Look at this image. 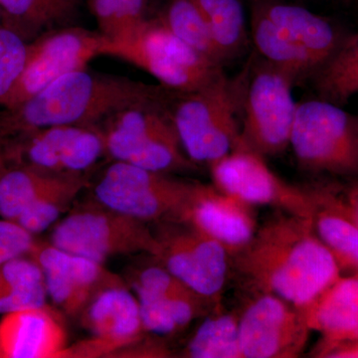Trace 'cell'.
<instances>
[{
  "mask_svg": "<svg viewBox=\"0 0 358 358\" xmlns=\"http://www.w3.org/2000/svg\"><path fill=\"white\" fill-rule=\"evenodd\" d=\"M263 157L238 145L209 166L213 185L252 206L275 207L293 215L313 218L317 208L315 194L279 178Z\"/></svg>",
  "mask_w": 358,
  "mask_h": 358,
  "instance_id": "8fae6325",
  "label": "cell"
},
{
  "mask_svg": "<svg viewBox=\"0 0 358 358\" xmlns=\"http://www.w3.org/2000/svg\"><path fill=\"white\" fill-rule=\"evenodd\" d=\"M154 225L157 252L152 258L199 296L215 305L221 303L232 268L225 247L183 221Z\"/></svg>",
  "mask_w": 358,
  "mask_h": 358,
  "instance_id": "9c48e42d",
  "label": "cell"
},
{
  "mask_svg": "<svg viewBox=\"0 0 358 358\" xmlns=\"http://www.w3.org/2000/svg\"><path fill=\"white\" fill-rule=\"evenodd\" d=\"M313 228L320 239L336 257L338 263L358 268V227L343 214L320 209L317 203Z\"/></svg>",
  "mask_w": 358,
  "mask_h": 358,
  "instance_id": "f546056e",
  "label": "cell"
},
{
  "mask_svg": "<svg viewBox=\"0 0 358 358\" xmlns=\"http://www.w3.org/2000/svg\"><path fill=\"white\" fill-rule=\"evenodd\" d=\"M127 285L107 287L90 301L79 320L92 338L68 346L65 357H102L140 343L145 333L140 305Z\"/></svg>",
  "mask_w": 358,
  "mask_h": 358,
  "instance_id": "2e32d148",
  "label": "cell"
},
{
  "mask_svg": "<svg viewBox=\"0 0 358 358\" xmlns=\"http://www.w3.org/2000/svg\"><path fill=\"white\" fill-rule=\"evenodd\" d=\"M102 55L131 63L179 94L199 90L223 72L220 64L179 39L160 20H145L122 38L106 37Z\"/></svg>",
  "mask_w": 358,
  "mask_h": 358,
  "instance_id": "277c9868",
  "label": "cell"
},
{
  "mask_svg": "<svg viewBox=\"0 0 358 358\" xmlns=\"http://www.w3.org/2000/svg\"><path fill=\"white\" fill-rule=\"evenodd\" d=\"M75 174L80 173H52L24 166L7 167L0 178V218L16 223L24 212Z\"/></svg>",
  "mask_w": 358,
  "mask_h": 358,
  "instance_id": "7402d4cb",
  "label": "cell"
},
{
  "mask_svg": "<svg viewBox=\"0 0 358 358\" xmlns=\"http://www.w3.org/2000/svg\"><path fill=\"white\" fill-rule=\"evenodd\" d=\"M289 147L303 169L346 173L358 169V122L338 105L298 103Z\"/></svg>",
  "mask_w": 358,
  "mask_h": 358,
  "instance_id": "ba28073f",
  "label": "cell"
},
{
  "mask_svg": "<svg viewBox=\"0 0 358 358\" xmlns=\"http://www.w3.org/2000/svg\"><path fill=\"white\" fill-rule=\"evenodd\" d=\"M210 30L221 61L236 55L243 47L246 31L239 0H196Z\"/></svg>",
  "mask_w": 358,
  "mask_h": 358,
  "instance_id": "83f0119b",
  "label": "cell"
},
{
  "mask_svg": "<svg viewBox=\"0 0 358 358\" xmlns=\"http://www.w3.org/2000/svg\"><path fill=\"white\" fill-rule=\"evenodd\" d=\"M7 164H8V160L6 159L3 145L0 143V178H1L2 174H3L4 171H6L7 167H8Z\"/></svg>",
  "mask_w": 358,
  "mask_h": 358,
  "instance_id": "e575fe53",
  "label": "cell"
},
{
  "mask_svg": "<svg viewBox=\"0 0 358 358\" xmlns=\"http://www.w3.org/2000/svg\"><path fill=\"white\" fill-rule=\"evenodd\" d=\"M76 6L77 0H0L1 22L27 40L67 20Z\"/></svg>",
  "mask_w": 358,
  "mask_h": 358,
  "instance_id": "484cf974",
  "label": "cell"
},
{
  "mask_svg": "<svg viewBox=\"0 0 358 358\" xmlns=\"http://www.w3.org/2000/svg\"><path fill=\"white\" fill-rule=\"evenodd\" d=\"M35 245L34 235L17 224L0 218V265L15 257L30 254Z\"/></svg>",
  "mask_w": 358,
  "mask_h": 358,
  "instance_id": "d6a6232c",
  "label": "cell"
},
{
  "mask_svg": "<svg viewBox=\"0 0 358 358\" xmlns=\"http://www.w3.org/2000/svg\"><path fill=\"white\" fill-rule=\"evenodd\" d=\"M239 317L240 313L224 310L221 303L216 305L192 334L181 357L242 358Z\"/></svg>",
  "mask_w": 358,
  "mask_h": 358,
  "instance_id": "d4e9b609",
  "label": "cell"
},
{
  "mask_svg": "<svg viewBox=\"0 0 358 358\" xmlns=\"http://www.w3.org/2000/svg\"><path fill=\"white\" fill-rule=\"evenodd\" d=\"M30 255L43 272L48 298L68 317L79 319L99 292L126 282L103 264L36 242Z\"/></svg>",
  "mask_w": 358,
  "mask_h": 358,
  "instance_id": "e0dca14e",
  "label": "cell"
},
{
  "mask_svg": "<svg viewBox=\"0 0 358 358\" xmlns=\"http://www.w3.org/2000/svg\"><path fill=\"white\" fill-rule=\"evenodd\" d=\"M92 9L108 39L128 36L145 21V0H91Z\"/></svg>",
  "mask_w": 358,
  "mask_h": 358,
  "instance_id": "4dcf8cb0",
  "label": "cell"
},
{
  "mask_svg": "<svg viewBox=\"0 0 358 358\" xmlns=\"http://www.w3.org/2000/svg\"><path fill=\"white\" fill-rule=\"evenodd\" d=\"M178 221L222 244L231 258L250 243L258 229L254 206L213 185L202 183H195Z\"/></svg>",
  "mask_w": 358,
  "mask_h": 358,
  "instance_id": "ac0fdd59",
  "label": "cell"
},
{
  "mask_svg": "<svg viewBox=\"0 0 358 358\" xmlns=\"http://www.w3.org/2000/svg\"><path fill=\"white\" fill-rule=\"evenodd\" d=\"M62 313L43 305L6 313L0 320V358L65 357Z\"/></svg>",
  "mask_w": 358,
  "mask_h": 358,
  "instance_id": "d6986e66",
  "label": "cell"
},
{
  "mask_svg": "<svg viewBox=\"0 0 358 358\" xmlns=\"http://www.w3.org/2000/svg\"><path fill=\"white\" fill-rule=\"evenodd\" d=\"M345 217L350 219L358 227V193L350 199V206L346 209Z\"/></svg>",
  "mask_w": 358,
  "mask_h": 358,
  "instance_id": "836d02e7",
  "label": "cell"
},
{
  "mask_svg": "<svg viewBox=\"0 0 358 358\" xmlns=\"http://www.w3.org/2000/svg\"><path fill=\"white\" fill-rule=\"evenodd\" d=\"M341 1H343V2H352V1H355V0H341Z\"/></svg>",
  "mask_w": 358,
  "mask_h": 358,
  "instance_id": "d590c367",
  "label": "cell"
},
{
  "mask_svg": "<svg viewBox=\"0 0 358 358\" xmlns=\"http://www.w3.org/2000/svg\"><path fill=\"white\" fill-rule=\"evenodd\" d=\"M103 122L106 155L115 162L164 173L195 169L162 102L128 108Z\"/></svg>",
  "mask_w": 358,
  "mask_h": 358,
  "instance_id": "8992f818",
  "label": "cell"
},
{
  "mask_svg": "<svg viewBox=\"0 0 358 358\" xmlns=\"http://www.w3.org/2000/svg\"><path fill=\"white\" fill-rule=\"evenodd\" d=\"M310 329L301 308L272 294L259 293L239 317L242 358H296Z\"/></svg>",
  "mask_w": 358,
  "mask_h": 358,
  "instance_id": "9a60e30c",
  "label": "cell"
},
{
  "mask_svg": "<svg viewBox=\"0 0 358 358\" xmlns=\"http://www.w3.org/2000/svg\"><path fill=\"white\" fill-rule=\"evenodd\" d=\"M320 99L336 105L358 93V32L338 45L331 57L317 71Z\"/></svg>",
  "mask_w": 358,
  "mask_h": 358,
  "instance_id": "4316f807",
  "label": "cell"
},
{
  "mask_svg": "<svg viewBox=\"0 0 358 358\" xmlns=\"http://www.w3.org/2000/svg\"><path fill=\"white\" fill-rule=\"evenodd\" d=\"M296 80L266 61L257 69L244 96L239 145L262 157L281 154L289 147L298 107L292 92Z\"/></svg>",
  "mask_w": 358,
  "mask_h": 358,
  "instance_id": "30bf717a",
  "label": "cell"
},
{
  "mask_svg": "<svg viewBox=\"0 0 358 358\" xmlns=\"http://www.w3.org/2000/svg\"><path fill=\"white\" fill-rule=\"evenodd\" d=\"M0 20H1V11H0Z\"/></svg>",
  "mask_w": 358,
  "mask_h": 358,
  "instance_id": "8d00e7d4",
  "label": "cell"
},
{
  "mask_svg": "<svg viewBox=\"0 0 358 358\" xmlns=\"http://www.w3.org/2000/svg\"><path fill=\"white\" fill-rule=\"evenodd\" d=\"M263 11L289 40L310 52L322 66L341 44L331 23L303 7L272 3L263 7Z\"/></svg>",
  "mask_w": 358,
  "mask_h": 358,
  "instance_id": "44dd1931",
  "label": "cell"
},
{
  "mask_svg": "<svg viewBox=\"0 0 358 358\" xmlns=\"http://www.w3.org/2000/svg\"><path fill=\"white\" fill-rule=\"evenodd\" d=\"M1 143L8 162L52 173H85L106 155L98 126L50 127Z\"/></svg>",
  "mask_w": 358,
  "mask_h": 358,
  "instance_id": "7c38bea8",
  "label": "cell"
},
{
  "mask_svg": "<svg viewBox=\"0 0 358 358\" xmlns=\"http://www.w3.org/2000/svg\"><path fill=\"white\" fill-rule=\"evenodd\" d=\"M194 185L169 173L115 160L94 185V197L114 210L150 225L178 221Z\"/></svg>",
  "mask_w": 358,
  "mask_h": 358,
  "instance_id": "52a82bcc",
  "label": "cell"
},
{
  "mask_svg": "<svg viewBox=\"0 0 358 358\" xmlns=\"http://www.w3.org/2000/svg\"><path fill=\"white\" fill-rule=\"evenodd\" d=\"M232 268L258 293L303 308L339 277L336 257L320 239L313 218L282 213L258 227L232 257Z\"/></svg>",
  "mask_w": 358,
  "mask_h": 358,
  "instance_id": "6da1fadb",
  "label": "cell"
},
{
  "mask_svg": "<svg viewBox=\"0 0 358 358\" xmlns=\"http://www.w3.org/2000/svg\"><path fill=\"white\" fill-rule=\"evenodd\" d=\"M106 36L83 28L55 30L29 43L24 70L3 103L11 109L31 98L58 78L86 69L92 59L102 55Z\"/></svg>",
  "mask_w": 358,
  "mask_h": 358,
  "instance_id": "4fadbf2b",
  "label": "cell"
},
{
  "mask_svg": "<svg viewBox=\"0 0 358 358\" xmlns=\"http://www.w3.org/2000/svg\"><path fill=\"white\" fill-rule=\"evenodd\" d=\"M47 299L43 272L30 254L0 265V315L46 305Z\"/></svg>",
  "mask_w": 358,
  "mask_h": 358,
  "instance_id": "603a6c76",
  "label": "cell"
},
{
  "mask_svg": "<svg viewBox=\"0 0 358 358\" xmlns=\"http://www.w3.org/2000/svg\"><path fill=\"white\" fill-rule=\"evenodd\" d=\"M160 21L179 39L222 65L206 18L196 0H171Z\"/></svg>",
  "mask_w": 358,
  "mask_h": 358,
  "instance_id": "f1b7e54d",
  "label": "cell"
},
{
  "mask_svg": "<svg viewBox=\"0 0 358 358\" xmlns=\"http://www.w3.org/2000/svg\"><path fill=\"white\" fill-rule=\"evenodd\" d=\"M50 243L102 264L115 256L145 253L155 257L157 252L150 224L114 210L96 199L73 205L54 225Z\"/></svg>",
  "mask_w": 358,
  "mask_h": 358,
  "instance_id": "5b68a950",
  "label": "cell"
},
{
  "mask_svg": "<svg viewBox=\"0 0 358 358\" xmlns=\"http://www.w3.org/2000/svg\"><path fill=\"white\" fill-rule=\"evenodd\" d=\"M29 43L0 22V106L13 91L24 70Z\"/></svg>",
  "mask_w": 358,
  "mask_h": 358,
  "instance_id": "1f68e13d",
  "label": "cell"
},
{
  "mask_svg": "<svg viewBox=\"0 0 358 358\" xmlns=\"http://www.w3.org/2000/svg\"><path fill=\"white\" fill-rule=\"evenodd\" d=\"M180 95L169 115L181 147L193 164L210 166L239 145V90L222 72L210 83Z\"/></svg>",
  "mask_w": 358,
  "mask_h": 358,
  "instance_id": "3957f363",
  "label": "cell"
},
{
  "mask_svg": "<svg viewBox=\"0 0 358 358\" xmlns=\"http://www.w3.org/2000/svg\"><path fill=\"white\" fill-rule=\"evenodd\" d=\"M252 36L257 50L268 64L293 75L296 79L317 72L320 63L310 52L289 40L271 21L263 9L257 11L252 21Z\"/></svg>",
  "mask_w": 358,
  "mask_h": 358,
  "instance_id": "cb8c5ba5",
  "label": "cell"
},
{
  "mask_svg": "<svg viewBox=\"0 0 358 358\" xmlns=\"http://www.w3.org/2000/svg\"><path fill=\"white\" fill-rule=\"evenodd\" d=\"M157 87L87 69L68 73L0 113V143L57 126H98L128 108L162 102Z\"/></svg>",
  "mask_w": 358,
  "mask_h": 358,
  "instance_id": "7a4b0ae2",
  "label": "cell"
},
{
  "mask_svg": "<svg viewBox=\"0 0 358 358\" xmlns=\"http://www.w3.org/2000/svg\"><path fill=\"white\" fill-rule=\"evenodd\" d=\"M128 284L136 292L145 333H180L216 306L188 288L155 259L152 264L134 270Z\"/></svg>",
  "mask_w": 358,
  "mask_h": 358,
  "instance_id": "5bb4252c",
  "label": "cell"
},
{
  "mask_svg": "<svg viewBox=\"0 0 358 358\" xmlns=\"http://www.w3.org/2000/svg\"><path fill=\"white\" fill-rule=\"evenodd\" d=\"M310 331L324 336L317 355L358 338V277H338L306 307L300 308Z\"/></svg>",
  "mask_w": 358,
  "mask_h": 358,
  "instance_id": "ffe728a7",
  "label": "cell"
}]
</instances>
